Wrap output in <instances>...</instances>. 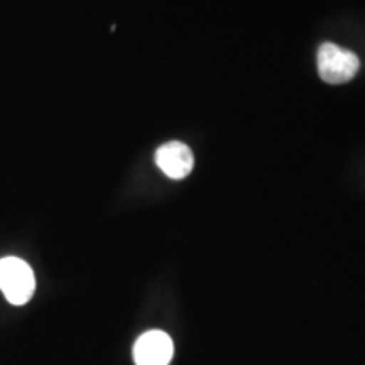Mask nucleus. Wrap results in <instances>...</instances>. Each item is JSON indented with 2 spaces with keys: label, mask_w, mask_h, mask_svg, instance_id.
<instances>
[{
  "label": "nucleus",
  "mask_w": 365,
  "mask_h": 365,
  "mask_svg": "<svg viewBox=\"0 0 365 365\" xmlns=\"http://www.w3.org/2000/svg\"><path fill=\"white\" fill-rule=\"evenodd\" d=\"M0 291L16 307L29 303L36 291V277L29 264L14 255L0 259Z\"/></svg>",
  "instance_id": "obj_1"
},
{
  "label": "nucleus",
  "mask_w": 365,
  "mask_h": 365,
  "mask_svg": "<svg viewBox=\"0 0 365 365\" xmlns=\"http://www.w3.org/2000/svg\"><path fill=\"white\" fill-rule=\"evenodd\" d=\"M360 59L355 53L333 43H325L318 49V73L330 85L346 83L357 75Z\"/></svg>",
  "instance_id": "obj_2"
},
{
  "label": "nucleus",
  "mask_w": 365,
  "mask_h": 365,
  "mask_svg": "<svg viewBox=\"0 0 365 365\" xmlns=\"http://www.w3.org/2000/svg\"><path fill=\"white\" fill-rule=\"evenodd\" d=\"M175 345L171 336L161 330L145 331L134 345L135 365H170Z\"/></svg>",
  "instance_id": "obj_3"
},
{
  "label": "nucleus",
  "mask_w": 365,
  "mask_h": 365,
  "mask_svg": "<svg viewBox=\"0 0 365 365\" xmlns=\"http://www.w3.org/2000/svg\"><path fill=\"white\" fill-rule=\"evenodd\" d=\"M156 164L171 180H182L193 171L195 158L188 145L173 140L156 150Z\"/></svg>",
  "instance_id": "obj_4"
}]
</instances>
